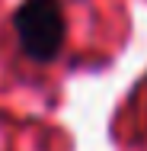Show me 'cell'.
<instances>
[{
  "mask_svg": "<svg viewBox=\"0 0 147 151\" xmlns=\"http://www.w3.org/2000/svg\"><path fill=\"white\" fill-rule=\"evenodd\" d=\"M13 32L23 55L38 64L55 61L64 48V6L61 0H23L13 13Z\"/></svg>",
  "mask_w": 147,
  "mask_h": 151,
  "instance_id": "1",
  "label": "cell"
}]
</instances>
